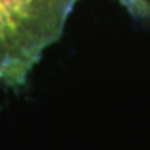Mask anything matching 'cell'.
Here are the masks:
<instances>
[{
  "label": "cell",
  "instance_id": "6da1fadb",
  "mask_svg": "<svg viewBox=\"0 0 150 150\" xmlns=\"http://www.w3.org/2000/svg\"><path fill=\"white\" fill-rule=\"evenodd\" d=\"M75 0H0V85L19 89L60 36Z\"/></svg>",
  "mask_w": 150,
  "mask_h": 150
}]
</instances>
